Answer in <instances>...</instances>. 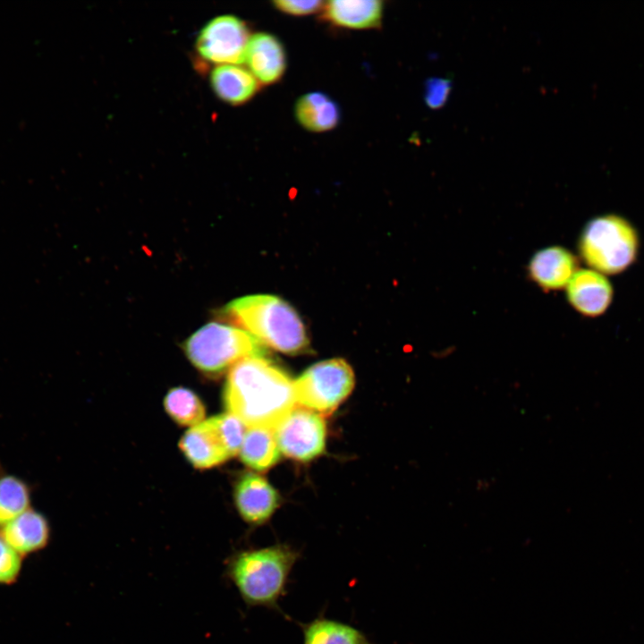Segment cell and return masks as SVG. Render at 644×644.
<instances>
[{
  "mask_svg": "<svg viewBox=\"0 0 644 644\" xmlns=\"http://www.w3.org/2000/svg\"><path fill=\"white\" fill-rule=\"evenodd\" d=\"M274 429L261 427L248 428L240 457L244 464L256 470H266L280 458Z\"/></svg>",
  "mask_w": 644,
  "mask_h": 644,
  "instance_id": "obj_19",
  "label": "cell"
},
{
  "mask_svg": "<svg viewBox=\"0 0 644 644\" xmlns=\"http://www.w3.org/2000/svg\"><path fill=\"white\" fill-rule=\"evenodd\" d=\"M639 249L638 231L629 220L615 214L592 218L579 241L585 263L603 275H617L628 269L635 262Z\"/></svg>",
  "mask_w": 644,
  "mask_h": 644,
  "instance_id": "obj_4",
  "label": "cell"
},
{
  "mask_svg": "<svg viewBox=\"0 0 644 644\" xmlns=\"http://www.w3.org/2000/svg\"><path fill=\"white\" fill-rule=\"evenodd\" d=\"M281 453L289 458L308 462L325 448L326 423L317 412L296 407L274 428Z\"/></svg>",
  "mask_w": 644,
  "mask_h": 644,
  "instance_id": "obj_8",
  "label": "cell"
},
{
  "mask_svg": "<svg viewBox=\"0 0 644 644\" xmlns=\"http://www.w3.org/2000/svg\"><path fill=\"white\" fill-rule=\"evenodd\" d=\"M384 5L378 0H333L323 6V18L331 23L348 29L379 27Z\"/></svg>",
  "mask_w": 644,
  "mask_h": 644,
  "instance_id": "obj_16",
  "label": "cell"
},
{
  "mask_svg": "<svg viewBox=\"0 0 644 644\" xmlns=\"http://www.w3.org/2000/svg\"><path fill=\"white\" fill-rule=\"evenodd\" d=\"M452 89L450 79L434 77L425 82L424 100L432 109L442 107L447 101Z\"/></svg>",
  "mask_w": 644,
  "mask_h": 644,
  "instance_id": "obj_24",
  "label": "cell"
},
{
  "mask_svg": "<svg viewBox=\"0 0 644 644\" xmlns=\"http://www.w3.org/2000/svg\"><path fill=\"white\" fill-rule=\"evenodd\" d=\"M231 457L239 454L247 426L235 415L226 412L211 417Z\"/></svg>",
  "mask_w": 644,
  "mask_h": 644,
  "instance_id": "obj_22",
  "label": "cell"
},
{
  "mask_svg": "<svg viewBox=\"0 0 644 644\" xmlns=\"http://www.w3.org/2000/svg\"><path fill=\"white\" fill-rule=\"evenodd\" d=\"M165 409L180 425L193 427L205 420V406L199 397L184 387L171 389L165 398Z\"/></svg>",
  "mask_w": 644,
  "mask_h": 644,
  "instance_id": "obj_20",
  "label": "cell"
},
{
  "mask_svg": "<svg viewBox=\"0 0 644 644\" xmlns=\"http://www.w3.org/2000/svg\"><path fill=\"white\" fill-rule=\"evenodd\" d=\"M224 401L247 428L271 429L298 406L294 381L266 357L246 358L229 370Z\"/></svg>",
  "mask_w": 644,
  "mask_h": 644,
  "instance_id": "obj_1",
  "label": "cell"
},
{
  "mask_svg": "<svg viewBox=\"0 0 644 644\" xmlns=\"http://www.w3.org/2000/svg\"><path fill=\"white\" fill-rule=\"evenodd\" d=\"M21 569V555L0 534V584L13 583Z\"/></svg>",
  "mask_w": 644,
  "mask_h": 644,
  "instance_id": "obj_23",
  "label": "cell"
},
{
  "mask_svg": "<svg viewBox=\"0 0 644 644\" xmlns=\"http://www.w3.org/2000/svg\"><path fill=\"white\" fill-rule=\"evenodd\" d=\"M294 114L303 128L315 132L334 129L341 116L336 102L322 92L301 96L295 103Z\"/></svg>",
  "mask_w": 644,
  "mask_h": 644,
  "instance_id": "obj_17",
  "label": "cell"
},
{
  "mask_svg": "<svg viewBox=\"0 0 644 644\" xmlns=\"http://www.w3.org/2000/svg\"><path fill=\"white\" fill-rule=\"evenodd\" d=\"M208 82L213 93L230 106H242L259 90L260 83L248 68L240 64H223L211 67Z\"/></svg>",
  "mask_w": 644,
  "mask_h": 644,
  "instance_id": "obj_13",
  "label": "cell"
},
{
  "mask_svg": "<svg viewBox=\"0 0 644 644\" xmlns=\"http://www.w3.org/2000/svg\"><path fill=\"white\" fill-rule=\"evenodd\" d=\"M566 286L569 302L585 316L602 315L613 301L614 289L610 281L593 269L577 270Z\"/></svg>",
  "mask_w": 644,
  "mask_h": 644,
  "instance_id": "obj_9",
  "label": "cell"
},
{
  "mask_svg": "<svg viewBox=\"0 0 644 644\" xmlns=\"http://www.w3.org/2000/svg\"><path fill=\"white\" fill-rule=\"evenodd\" d=\"M324 2L318 0H276L273 5L277 10L291 15H308L323 9Z\"/></svg>",
  "mask_w": 644,
  "mask_h": 644,
  "instance_id": "obj_25",
  "label": "cell"
},
{
  "mask_svg": "<svg viewBox=\"0 0 644 644\" xmlns=\"http://www.w3.org/2000/svg\"><path fill=\"white\" fill-rule=\"evenodd\" d=\"M574 256L564 248L553 246L538 251L530 262V275L546 289H560L568 284L577 271Z\"/></svg>",
  "mask_w": 644,
  "mask_h": 644,
  "instance_id": "obj_15",
  "label": "cell"
},
{
  "mask_svg": "<svg viewBox=\"0 0 644 644\" xmlns=\"http://www.w3.org/2000/svg\"><path fill=\"white\" fill-rule=\"evenodd\" d=\"M30 491L27 483L11 474L0 476V527L30 508Z\"/></svg>",
  "mask_w": 644,
  "mask_h": 644,
  "instance_id": "obj_21",
  "label": "cell"
},
{
  "mask_svg": "<svg viewBox=\"0 0 644 644\" xmlns=\"http://www.w3.org/2000/svg\"><path fill=\"white\" fill-rule=\"evenodd\" d=\"M244 63L260 84L278 81L286 68V55L283 44L274 35L259 32L251 36Z\"/></svg>",
  "mask_w": 644,
  "mask_h": 644,
  "instance_id": "obj_11",
  "label": "cell"
},
{
  "mask_svg": "<svg viewBox=\"0 0 644 644\" xmlns=\"http://www.w3.org/2000/svg\"><path fill=\"white\" fill-rule=\"evenodd\" d=\"M300 557L299 551L285 544L244 549L227 559L225 575L248 607H265L284 615L279 602L287 594Z\"/></svg>",
  "mask_w": 644,
  "mask_h": 644,
  "instance_id": "obj_2",
  "label": "cell"
},
{
  "mask_svg": "<svg viewBox=\"0 0 644 644\" xmlns=\"http://www.w3.org/2000/svg\"><path fill=\"white\" fill-rule=\"evenodd\" d=\"M235 504L243 520L252 525L265 523L278 506L276 490L264 478L244 474L235 487Z\"/></svg>",
  "mask_w": 644,
  "mask_h": 644,
  "instance_id": "obj_10",
  "label": "cell"
},
{
  "mask_svg": "<svg viewBox=\"0 0 644 644\" xmlns=\"http://www.w3.org/2000/svg\"><path fill=\"white\" fill-rule=\"evenodd\" d=\"M190 361L200 371L218 375L250 357H266L267 348L235 326L210 322L184 343Z\"/></svg>",
  "mask_w": 644,
  "mask_h": 644,
  "instance_id": "obj_5",
  "label": "cell"
},
{
  "mask_svg": "<svg viewBox=\"0 0 644 644\" xmlns=\"http://www.w3.org/2000/svg\"><path fill=\"white\" fill-rule=\"evenodd\" d=\"M300 627L303 644H374L360 629L323 614Z\"/></svg>",
  "mask_w": 644,
  "mask_h": 644,
  "instance_id": "obj_18",
  "label": "cell"
},
{
  "mask_svg": "<svg viewBox=\"0 0 644 644\" xmlns=\"http://www.w3.org/2000/svg\"><path fill=\"white\" fill-rule=\"evenodd\" d=\"M4 539L21 556L43 549L50 538L47 518L29 508L1 528Z\"/></svg>",
  "mask_w": 644,
  "mask_h": 644,
  "instance_id": "obj_14",
  "label": "cell"
},
{
  "mask_svg": "<svg viewBox=\"0 0 644 644\" xmlns=\"http://www.w3.org/2000/svg\"><path fill=\"white\" fill-rule=\"evenodd\" d=\"M223 314L267 348L288 355L310 351L303 321L295 309L278 296L252 294L237 298L224 308Z\"/></svg>",
  "mask_w": 644,
  "mask_h": 644,
  "instance_id": "obj_3",
  "label": "cell"
},
{
  "mask_svg": "<svg viewBox=\"0 0 644 644\" xmlns=\"http://www.w3.org/2000/svg\"><path fill=\"white\" fill-rule=\"evenodd\" d=\"M179 445L189 462L199 469L214 467L231 457L211 418L191 427Z\"/></svg>",
  "mask_w": 644,
  "mask_h": 644,
  "instance_id": "obj_12",
  "label": "cell"
},
{
  "mask_svg": "<svg viewBox=\"0 0 644 644\" xmlns=\"http://www.w3.org/2000/svg\"><path fill=\"white\" fill-rule=\"evenodd\" d=\"M354 380V373L344 360L319 361L294 381L297 405L329 415L350 394Z\"/></svg>",
  "mask_w": 644,
  "mask_h": 644,
  "instance_id": "obj_6",
  "label": "cell"
},
{
  "mask_svg": "<svg viewBox=\"0 0 644 644\" xmlns=\"http://www.w3.org/2000/svg\"><path fill=\"white\" fill-rule=\"evenodd\" d=\"M251 38L247 23L232 14L209 20L201 28L194 43V64L200 72L223 64L244 63Z\"/></svg>",
  "mask_w": 644,
  "mask_h": 644,
  "instance_id": "obj_7",
  "label": "cell"
}]
</instances>
